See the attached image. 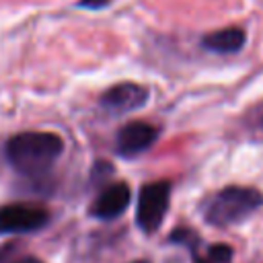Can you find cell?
Returning a JSON list of instances; mask_svg holds the SVG:
<instances>
[{
    "label": "cell",
    "instance_id": "obj_1",
    "mask_svg": "<svg viewBox=\"0 0 263 263\" xmlns=\"http://www.w3.org/2000/svg\"><path fill=\"white\" fill-rule=\"evenodd\" d=\"M64 142L60 136L49 132H23L8 140L6 158L23 175L45 173L62 154Z\"/></svg>",
    "mask_w": 263,
    "mask_h": 263
},
{
    "label": "cell",
    "instance_id": "obj_2",
    "mask_svg": "<svg viewBox=\"0 0 263 263\" xmlns=\"http://www.w3.org/2000/svg\"><path fill=\"white\" fill-rule=\"evenodd\" d=\"M263 203V195L253 187H224L220 189L203 210L205 220L212 226H230L247 220Z\"/></svg>",
    "mask_w": 263,
    "mask_h": 263
},
{
    "label": "cell",
    "instance_id": "obj_3",
    "mask_svg": "<svg viewBox=\"0 0 263 263\" xmlns=\"http://www.w3.org/2000/svg\"><path fill=\"white\" fill-rule=\"evenodd\" d=\"M171 201V183L168 181H154L142 187L136 208L138 226L144 232H154L160 228Z\"/></svg>",
    "mask_w": 263,
    "mask_h": 263
},
{
    "label": "cell",
    "instance_id": "obj_4",
    "mask_svg": "<svg viewBox=\"0 0 263 263\" xmlns=\"http://www.w3.org/2000/svg\"><path fill=\"white\" fill-rule=\"evenodd\" d=\"M49 222V212L37 203H8L0 208V232L25 234L41 230Z\"/></svg>",
    "mask_w": 263,
    "mask_h": 263
},
{
    "label": "cell",
    "instance_id": "obj_5",
    "mask_svg": "<svg viewBox=\"0 0 263 263\" xmlns=\"http://www.w3.org/2000/svg\"><path fill=\"white\" fill-rule=\"evenodd\" d=\"M158 138V129L146 121H132L125 123L115 138V150L119 156L134 158L142 152H146Z\"/></svg>",
    "mask_w": 263,
    "mask_h": 263
},
{
    "label": "cell",
    "instance_id": "obj_6",
    "mask_svg": "<svg viewBox=\"0 0 263 263\" xmlns=\"http://www.w3.org/2000/svg\"><path fill=\"white\" fill-rule=\"evenodd\" d=\"M148 101V90L136 82H119L105 90L101 97V107L113 115H123L140 109Z\"/></svg>",
    "mask_w": 263,
    "mask_h": 263
},
{
    "label": "cell",
    "instance_id": "obj_7",
    "mask_svg": "<svg viewBox=\"0 0 263 263\" xmlns=\"http://www.w3.org/2000/svg\"><path fill=\"white\" fill-rule=\"evenodd\" d=\"M129 199L132 193L125 183H111L97 195L90 205V214L99 220H115L127 210Z\"/></svg>",
    "mask_w": 263,
    "mask_h": 263
},
{
    "label": "cell",
    "instance_id": "obj_8",
    "mask_svg": "<svg viewBox=\"0 0 263 263\" xmlns=\"http://www.w3.org/2000/svg\"><path fill=\"white\" fill-rule=\"evenodd\" d=\"M245 31L238 27H226L218 29L214 33H208L201 39V45L214 53H234L245 45Z\"/></svg>",
    "mask_w": 263,
    "mask_h": 263
},
{
    "label": "cell",
    "instance_id": "obj_9",
    "mask_svg": "<svg viewBox=\"0 0 263 263\" xmlns=\"http://www.w3.org/2000/svg\"><path fill=\"white\" fill-rule=\"evenodd\" d=\"M232 249L228 245H212L201 255H193V263H230Z\"/></svg>",
    "mask_w": 263,
    "mask_h": 263
},
{
    "label": "cell",
    "instance_id": "obj_10",
    "mask_svg": "<svg viewBox=\"0 0 263 263\" xmlns=\"http://www.w3.org/2000/svg\"><path fill=\"white\" fill-rule=\"evenodd\" d=\"M113 0H80V6L84 8H90V10H97V8H105L107 4H111Z\"/></svg>",
    "mask_w": 263,
    "mask_h": 263
},
{
    "label": "cell",
    "instance_id": "obj_11",
    "mask_svg": "<svg viewBox=\"0 0 263 263\" xmlns=\"http://www.w3.org/2000/svg\"><path fill=\"white\" fill-rule=\"evenodd\" d=\"M14 263H41L37 257H23V259H18V261H14Z\"/></svg>",
    "mask_w": 263,
    "mask_h": 263
},
{
    "label": "cell",
    "instance_id": "obj_12",
    "mask_svg": "<svg viewBox=\"0 0 263 263\" xmlns=\"http://www.w3.org/2000/svg\"><path fill=\"white\" fill-rule=\"evenodd\" d=\"M132 263H148V261H142V259H140V261H132Z\"/></svg>",
    "mask_w": 263,
    "mask_h": 263
}]
</instances>
